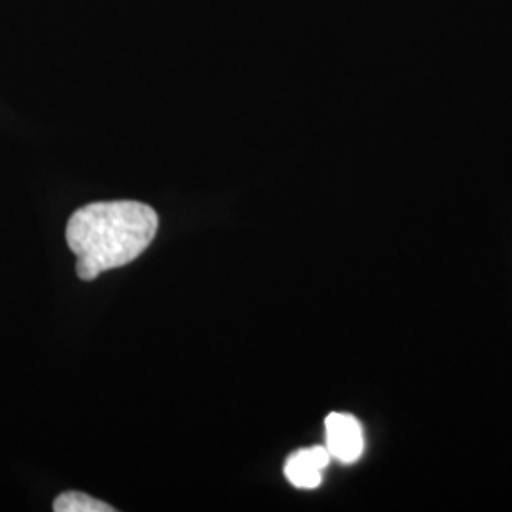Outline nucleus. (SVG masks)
Returning a JSON list of instances; mask_svg holds the SVG:
<instances>
[{
	"label": "nucleus",
	"instance_id": "nucleus-1",
	"mask_svg": "<svg viewBox=\"0 0 512 512\" xmlns=\"http://www.w3.org/2000/svg\"><path fill=\"white\" fill-rule=\"evenodd\" d=\"M158 232V215L141 202H97L78 209L67 224L76 274L92 281L147 251Z\"/></svg>",
	"mask_w": 512,
	"mask_h": 512
},
{
	"label": "nucleus",
	"instance_id": "nucleus-2",
	"mask_svg": "<svg viewBox=\"0 0 512 512\" xmlns=\"http://www.w3.org/2000/svg\"><path fill=\"white\" fill-rule=\"evenodd\" d=\"M325 437L330 458L340 463H355L363 456L365 437L363 427L351 414L332 412L325 420Z\"/></svg>",
	"mask_w": 512,
	"mask_h": 512
},
{
	"label": "nucleus",
	"instance_id": "nucleus-3",
	"mask_svg": "<svg viewBox=\"0 0 512 512\" xmlns=\"http://www.w3.org/2000/svg\"><path fill=\"white\" fill-rule=\"evenodd\" d=\"M330 459L332 458L327 446H313L306 450H298L287 459L285 476L300 490H315L323 480V471L329 465Z\"/></svg>",
	"mask_w": 512,
	"mask_h": 512
},
{
	"label": "nucleus",
	"instance_id": "nucleus-4",
	"mask_svg": "<svg viewBox=\"0 0 512 512\" xmlns=\"http://www.w3.org/2000/svg\"><path fill=\"white\" fill-rule=\"evenodd\" d=\"M55 512H112L114 509L99 501L93 499L90 495L80 494V492H67L61 494L54 501Z\"/></svg>",
	"mask_w": 512,
	"mask_h": 512
}]
</instances>
